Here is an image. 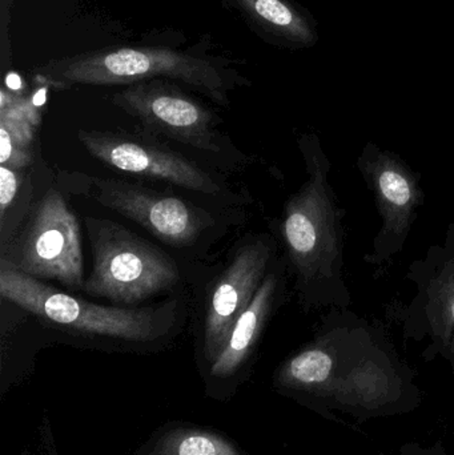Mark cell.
Returning <instances> with one entry per match:
<instances>
[{"label": "cell", "mask_w": 454, "mask_h": 455, "mask_svg": "<svg viewBox=\"0 0 454 455\" xmlns=\"http://www.w3.org/2000/svg\"><path fill=\"white\" fill-rule=\"evenodd\" d=\"M234 61L203 51L117 45L53 59L35 68L39 80L56 87L131 85L147 80L179 82L218 106H229V93L250 85Z\"/></svg>", "instance_id": "obj_3"}, {"label": "cell", "mask_w": 454, "mask_h": 455, "mask_svg": "<svg viewBox=\"0 0 454 455\" xmlns=\"http://www.w3.org/2000/svg\"><path fill=\"white\" fill-rule=\"evenodd\" d=\"M243 12L261 31L293 48H308L319 40L308 13L291 0H236Z\"/></svg>", "instance_id": "obj_15"}, {"label": "cell", "mask_w": 454, "mask_h": 455, "mask_svg": "<svg viewBox=\"0 0 454 455\" xmlns=\"http://www.w3.org/2000/svg\"><path fill=\"white\" fill-rule=\"evenodd\" d=\"M77 139L91 156L130 175L168 181L200 194L221 191L210 173L163 144L112 131L80 130Z\"/></svg>", "instance_id": "obj_11"}, {"label": "cell", "mask_w": 454, "mask_h": 455, "mask_svg": "<svg viewBox=\"0 0 454 455\" xmlns=\"http://www.w3.org/2000/svg\"><path fill=\"white\" fill-rule=\"evenodd\" d=\"M95 199L135 221L168 245H191L213 224L212 216L172 195L127 181L93 179Z\"/></svg>", "instance_id": "obj_12"}, {"label": "cell", "mask_w": 454, "mask_h": 455, "mask_svg": "<svg viewBox=\"0 0 454 455\" xmlns=\"http://www.w3.org/2000/svg\"><path fill=\"white\" fill-rule=\"evenodd\" d=\"M274 248L268 240H255L235 254L219 277L208 299L197 344L200 374H204L223 352L240 315L248 309L267 275Z\"/></svg>", "instance_id": "obj_10"}, {"label": "cell", "mask_w": 454, "mask_h": 455, "mask_svg": "<svg viewBox=\"0 0 454 455\" xmlns=\"http://www.w3.org/2000/svg\"><path fill=\"white\" fill-rule=\"evenodd\" d=\"M357 170L375 197L381 228L364 261L381 267L404 251L426 195L420 179L399 155L370 141L357 159Z\"/></svg>", "instance_id": "obj_8"}, {"label": "cell", "mask_w": 454, "mask_h": 455, "mask_svg": "<svg viewBox=\"0 0 454 455\" xmlns=\"http://www.w3.org/2000/svg\"><path fill=\"white\" fill-rule=\"evenodd\" d=\"M2 257L24 275L59 281L72 291L84 288L80 226L56 189H48L34 205L20 235L3 249Z\"/></svg>", "instance_id": "obj_7"}, {"label": "cell", "mask_w": 454, "mask_h": 455, "mask_svg": "<svg viewBox=\"0 0 454 455\" xmlns=\"http://www.w3.org/2000/svg\"><path fill=\"white\" fill-rule=\"evenodd\" d=\"M284 267L267 273L255 299L235 323L228 342L202 374L204 393L216 403H229L248 379L261 334L284 294Z\"/></svg>", "instance_id": "obj_13"}, {"label": "cell", "mask_w": 454, "mask_h": 455, "mask_svg": "<svg viewBox=\"0 0 454 455\" xmlns=\"http://www.w3.org/2000/svg\"><path fill=\"white\" fill-rule=\"evenodd\" d=\"M299 148L307 180L285 203L283 241L295 289L307 309H348L351 291L344 278L346 215L330 181L331 164L316 133H304Z\"/></svg>", "instance_id": "obj_2"}, {"label": "cell", "mask_w": 454, "mask_h": 455, "mask_svg": "<svg viewBox=\"0 0 454 455\" xmlns=\"http://www.w3.org/2000/svg\"><path fill=\"white\" fill-rule=\"evenodd\" d=\"M132 455H247L232 438L212 427L172 421L157 427Z\"/></svg>", "instance_id": "obj_14"}, {"label": "cell", "mask_w": 454, "mask_h": 455, "mask_svg": "<svg viewBox=\"0 0 454 455\" xmlns=\"http://www.w3.org/2000/svg\"><path fill=\"white\" fill-rule=\"evenodd\" d=\"M405 278L416 293L405 307H392V318L402 325L405 341L426 342L424 360L442 358L454 379V221L442 241L410 265Z\"/></svg>", "instance_id": "obj_6"}, {"label": "cell", "mask_w": 454, "mask_h": 455, "mask_svg": "<svg viewBox=\"0 0 454 455\" xmlns=\"http://www.w3.org/2000/svg\"><path fill=\"white\" fill-rule=\"evenodd\" d=\"M23 171L0 164V218L4 221L7 211L12 205L21 181H23Z\"/></svg>", "instance_id": "obj_16"}, {"label": "cell", "mask_w": 454, "mask_h": 455, "mask_svg": "<svg viewBox=\"0 0 454 455\" xmlns=\"http://www.w3.org/2000/svg\"><path fill=\"white\" fill-rule=\"evenodd\" d=\"M112 103L139 120L144 130L184 146L207 152H221L218 124L212 109L170 80L155 79L125 85Z\"/></svg>", "instance_id": "obj_9"}, {"label": "cell", "mask_w": 454, "mask_h": 455, "mask_svg": "<svg viewBox=\"0 0 454 455\" xmlns=\"http://www.w3.org/2000/svg\"><path fill=\"white\" fill-rule=\"evenodd\" d=\"M0 294L52 328L103 349H162L172 339L178 323V307L173 301L140 309L103 307L69 296L39 278L24 275L3 257Z\"/></svg>", "instance_id": "obj_4"}, {"label": "cell", "mask_w": 454, "mask_h": 455, "mask_svg": "<svg viewBox=\"0 0 454 455\" xmlns=\"http://www.w3.org/2000/svg\"><path fill=\"white\" fill-rule=\"evenodd\" d=\"M31 162V155L27 149L19 147L8 135L7 131L0 128V164L21 170Z\"/></svg>", "instance_id": "obj_17"}, {"label": "cell", "mask_w": 454, "mask_h": 455, "mask_svg": "<svg viewBox=\"0 0 454 455\" xmlns=\"http://www.w3.org/2000/svg\"><path fill=\"white\" fill-rule=\"evenodd\" d=\"M51 429L50 427H48V424L45 425V433H44V438H45V443H47V448H45L44 453H31V451H24L21 455H58L56 454V449L55 445H53L52 437H51Z\"/></svg>", "instance_id": "obj_20"}, {"label": "cell", "mask_w": 454, "mask_h": 455, "mask_svg": "<svg viewBox=\"0 0 454 455\" xmlns=\"http://www.w3.org/2000/svg\"><path fill=\"white\" fill-rule=\"evenodd\" d=\"M279 395L325 419L357 422L410 413L421 403L412 369L380 323L331 309L316 334L275 371Z\"/></svg>", "instance_id": "obj_1"}, {"label": "cell", "mask_w": 454, "mask_h": 455, "mask_svg": "<svg viewBox=\"0 0 454 455\" xmlns=\"http://www.w3.org/2000/svg\"><path fill=\"white\" fill-rule=\"evenodd\" d=\"M92 272L83 291L119 307L139 304L180 281L172 257L119 224L87 218Z\"/></svg>", "instance_id": "obj_5"}, {"label": "cell", "mask_w": 454, "mask_h": 455, "mask_svg": "<svg viewBox=\"0 0 454 455\" xmlns=\"http://www.w3.org/2000/svg\"><path fill=\"white\" fill-rule=\"evenodd\" d=\"M400 455H450L439 443L436 445H420V443H407L400 449Z\"/></svg>", "instance_id": "obj_19"}, {"label": "cell", "mask_w": 454, "mask_h": 455, "mask_svg": "<svg viewBox=\"0 0 454 455\" xmlns=\"http://www.w3.org/2000/svg\"><path fill=\"white\" fill-rule=\"evenodd\" d=\"M11 5H12V0H0V20H2V26H0V31H2L0 42H2V47H0V52H2L3 67L7 66L8 60H10L11 58V45L10 39H8V24H10Z\"/></svg>", "instance_id": "obj_18"}]
</instances>
